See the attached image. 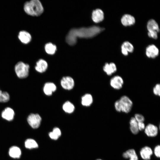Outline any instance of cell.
I'll return each mask as SVG.
<instances>
[{
  "instance_id": "cell-1",
  "label": "cell",
  "mask_w": 160,
  "mask_h": 160,
  "mask_svg": "<svg viewBox=\"0 0 160 160\" xmlns=\"http://www.w3.org/2000/svg\"><path fill=\"white\" fill-rule=\"evenodd\" d=\"M104 30L99 26H93L88 27H81L71 30L66 37L67 43L73 46L77 42L78 38H90L95 36Z\"/></svg>"
},
{
  "instance_id": "cell-2",
  "label": "cell",
  "mask_w": 160,
  "mask_h": 160,
  "mask_svg": "<svg viewBox=\"0 0 160 160\" xmlns=\"http://www.w3.org/2000/svg\"><path fill=\"white\" fill-rule=\"evenodd\" d=\"M25 12L28 15L38 16L44 11V8L41 2L39 0H31L25 2L23 6Z\"/></svg>"
},
{
  "instance_id": "cell-3",
  "label": "cell",
  "mask_w": 160,
  "mask_h": 160,
  "mask_svg": "<svg viewBox=\"0 0 160 160\" xmlns=\"http://www.w3.org/2000/svg\"><path fill=\"white\" fill-rule=\"evenodd\" d=\"M29 65L22 61L17 62L15 66V71L17 76L20 79L27 78L29 74Z\"/></svg>"
},
{
  "instance_id": "cell-4",
  "label": "cell",
  "mask_w": 160,
  "mask_h": 160,
  "mask_svg": "<svg viewBox=\"0 0 160 160\" xmlns=\"http://www.w3.org/2000/svg\"><path fill=\"white\" fill-rule=\"evenodd\" d=\"M119 100L121 112L126 113H129L131 111L133 105L132 100L126 95L122 96Z\"/></svg>"
},
{
  "instance_id": "cell-5",
  "label": "cell",
  "mask_w": 160,
  "mask_h": 160,
  "mask_svg": "<svg viewBox=\"0 0 160 160\" xmlns=\"http://www.w3.org/2000/svg\"><path fill=\"white\" fill-rule=\"evenodd\" d=\"M27 120L32 128L36 129L38 128L40 125L42 118L38 113H31L28 116Z\"/></svg>"
},
{
  "instance_id": "cell-6",
  "label": "cell",
  "mask_w": 160,
  "mask_h": 160,
  "mask_svg": "<svg viewBox=\"0 0 160 160\" xmlns=\"http://www.w3.org/2000/svg\"><path fill=\"white\" fill-rule=\"evenodd\" d=\"M111 87L116 90L121 89L124 84L123 78L119 75H116L110 79L109 82Z\"/></svg>"
},
{
  "instance_id": "cell-7",
  "label": "cell",
  "mask_w": 160,
  "mask_h": 160,
  "mask_svg": "<svg viewBox=\"0 0 160 160\" xmlns=\"http://www.w3.org/2000/svg\"><path fill=\"white\" fill-rule=\"evenodd\" d=\"M144 131L145 135L149 137H155L158 134L159 129L154 124L149 123L145 126Z\"/></svg>"
},
{
  "instance_id": "cell-8",
  "label": "cell",
  "mask_w": 160,
  "mask_h": 160,
  "mask_svg": "<svg viewBox=\"0 0 160 160\" xmlns=\"http://www.w3.org/2000/svg\"><path fill=\"white\" fill-rule=\"evenodd\" d=\"M74 81L72 78L69 76L63 77L60 81L62 87L64 89L70 90L72 89L74 86Z\"/></svg>"
},
{
  "instance_id": "cell-9",
  "label": "cell",
  "mask_w": 160,
  "mask_h": 160,
  "mask_svg": "<svg viewBox=\"0 0 160 160\" xmlns=\"http://www.w3.org/2000/svg\"><path fill=\"white\" fill-rule=\"evenodd\" d=\"M153 153L152 148L147 146L143 147L140 151V156L144 160H150Z\"/></svg>"
},
{
  "instance_id": "cell-10",
  "label": "cell",
  "mask_w": 160,
  "mask_h": 160,
  "mask_svg": "<svg viewBox=\"0 0 160 160\" xmlns=\"http://www.w3.org/2000/svg\"><path fill=\"white\" fill-rule=\"evenodd\" d=\"M159 52L158 49L153 44L149 45L146 49V54L149 58H156L158 55Z\"/></svg>"
},
{
  "instance_id": "cell-11",
  "label": "cell",
  "mask_w": 160,
  "mask_h": 160,
  "mask_svg": "<svg viewBox=\"0 0 160 160\" xmlns=\"http://www.w3.org/2000/svg\"><path fill=\"white\" fill-rule=\"evenodd\" d=\"M15 113L10 107L6 108L1 112V116L4 119L8 121H11L14 119Z\"/></svg>"
},
{
  "instance_id": "cell-12",
  "label": "cell",
  "mask_w": 160,
  "mask_h": 160,
  "mask_svg": "<svg viewBox=\"0 0 160 160\" xmlns=\"http://www.w3.org/2000/svg\"><path fill=\"white\" fill-rule=\"evenodd\" d=\"M18 38L23 44H27L31 40L32 37L31 34L25 31H20L18 35Z\"/></svg>"
},
{
  "instance_id": "cell-13",
  "label": "cell",
  "mask_w": 160,
  "mask_h": 160,
  "mask_svg": "<svg viewBox=\"0 0 160 160\" xmlns=\"http://www.w3.org/2000/svg\"><path fill=\"white\" fill-rule=\"evenodd\" d=\"M103 70L106 75L108 76L112 75L117 70L116 66L113 63H105L103 67Z\"/></svg>"
},
{
  "instance_id": "cell-14",
  "label": "cell",
  "mask_w": 160,
  "mask_h": 160,
  "mask_svg": "<svg viewBox=\"0 0 160 160\" xmlns=\"http://www.w3.org/2000/svg\"><path fill=\"white\" fill-rule=\"evenodd\" d=\"M57 87L55 84L51 82H46L44 84L43 91L47 95L50 96L56 90Z\"/></svg>"
},
{
  "instance_id": "cell-15",
  "label": "cell",
  "mask_w": 160,
  "mask_h": 160,
  "mask_svg": "<svg viewBox=\"0 0 160 160\" xmlns=\"http://www.w3.org/2000/svg\"><path fill=\"white\" fill-rule=\"evenodd\" d=\"M92 20L95 23L100 22L104 19V13L101 9H97L92 12Z\"/></svg>"
},
{
  "instance_id": "cell-16",
  "label": "cell",
  "mask_w": 160,
  "mask_h": 160,
  "mask_svg": "<svg viewBox=\"0 0 160 160\" xmlns=\"http://www.w3.org/2000/svg\"><path fill=\"white\" fill-rule=\"evenodd\" d=\"M47 67V62L43 59H40L36 62L35 68L37 72L43 73L46 71Z\"/></svg>"
},
{
  "instance_id": "cell-17",
  "label": "cell",
  "mask_w": 160,
  "mask_h": 160,
  "mask_svg": "<svg viewBox=\"0 0 160 160\" xmlns=\"http://www.w3.org/2000/svg\"><path fill=\"white\" fill-rule=\"evenodd\" d=\"M122 155L124 158L129 159V160H139L138 156L134 149L127 150L123 153Z\"/></svg>"
},
{
  "instance_id": "cell-18",
  "label": "cell",
  "mask_w": 160,
  "mask_h": 160,
  "mask_svg": "<svg viewBox=\"0 0 160 160\" xmlns=\"http://www.w3.org/2000/svg\"><path fill=\"white\" fill-rule=\"evenodd\" d=\"M121 22L124 26H130L134 24L135 19L133 16L130 15L125 14L121 18Z\"/></svg>"
},
{
  "instance_id": "cell-19",
  "label": "cell",
  "mask_w": 160,
  "mask_h": 160,
  "mask_svg": "<svg viewBox=\"0 0 160 160\" xmlns=\"http://www.w3.org/2000/svg\"><path fill=\"white\" fill-rule=\"evenodd\" d=\"M121 48L122 54L125 56L127 55L128 52H133L134 49L133 45L127 41H125L122 44Z\"/></svg>"
},
{
  "instance_id": "cell-20",
  "label": "cell",
  "mask_w": 160,
  "mask_h": 160,
  "mask_svg": "<svg viewBox=\"0 0 160 160\" xmlns=\"http://www.w3.org/2000/svg\"><path fill=\"white\" fill-rule=\"evenodd\" d=\"M147 28L148 32H159L160 30L158 23L155 20L153 19L149 20L147 24Z\"/></svg>"
},
{
  "instance_id": "cell-21",
  "label": "cell",
  "mask_w": 160,
  "mask_h": 160,
  "mask_svg": "<svg viewBox=\"0 0 160 160\" xmlns=\"http://www.w3.org/2000/svg\"><path fill=\"white\" fill-rule=\"evenodd\" d=\"M93 102V97L90 94H86L81 97V103L84 106H89L92 105Z\"/></svg>"
},
{
  "instance_id": "cell-22",
  "label": "cell",
  "mask_w": 160,
  "mask_h": 160,
  "mask_svg": "<svg viewBox=\"0 0 160 160\" xmlns=\"http://www.w3.org/2000/svg\"><path fill=\"white\" fill-rule=\"evenodd\" d=\"M129 129L134 135L137 134L139 131L138 127L137 122L134 117H132L129 120Z\"/></svg>"
},
{
  "instance_id": "cell-23",
  "label": "cell",
  "mask_w": 160,
  "mask_h": 160,
  "mask_svg": "<svg viewBox=\"0 0 160 160\" xmlns=\"http://www.w3.org/2000/svg\"><path fill=\"white\" fill-rule=\"evenodd\" d=\"M9 153L10 156L11 157L14 158H18L20 156L21 151L18 147L13 146L10 148Z\"/></svg>"
},
{
  "instance_id": "cell-24",
  "label": "cell",
  "mask_w": 160,
  "mask_h": 160,
  "mask_svg": "<svg viewBox=\"0 0 160 160\" xmlns=\"http://www.w3.org/2000/svg\"><path fill=\"white\" fill-rule=\"evenodd\" d=\"M63 109L66 113H71L74 111L75 106L73 104L69 101L65 102L63 105Z\"/></svg>"
},
{
  "instance_id": "cell-25",
  "label": "cell",
  "mask_w": 160,
  "mask_h": 160,
  "mask_svg": "<svg viewBox=\"0 0 160 160\" xmlns=\"http://www.w3.org/2000/svg\"><path fill=\"white\" fill-rule=\"evenodd\" d=\"M25 145L26 148L30 149L36 148L39 146L37 142L32 139H28L26 140L25 142Z\"/></svg>"
},
{
  "instance_id": "cell-26",
  "label": "cell",
  "mask_w": 160,
  "mask_h": 160,
  "mask_svg": "<svg viewBox=\"0 0 160 160\" xmlns=\"http://www.w3.org/2000/svg\"><path fill=\"white\" fill-rule=\"evenodd\" d=\"M45 49L47 54L53 55L56 52V47L51 43H48L45 45Z\"/></svg>"
},
{
  "instance_id": "cell-27",
  "label": "cell",
  "mask_w": 160,
  "mask_h": 160,
  "mask_svg": "<svg viewBox=\"0 0 160 160\" xmlns=\"http://www.w3.org/2000/svg\"><path fill=\"white\" fill-rule=\"evenodd\" d=\"M10 99V95L8 92L2 91L0 89V103H6Z\"/></svg>"
},
{
  "instance_id": "cell-28",
  "label": "cell",
  "mask_w": 160,
  "mask_h": 160,
  "mask_svg": "<svg viewBox=\"0 0 160 160\" xmlns=\"http://www.w3.org/2000/svg\"><path fill=\"white\" fill-rule=\"evenodd\" d=\"M153 92L155 95L160 96V84H157L155 85L153 89Z\"/></svg>"
},
{
  "instance_id": "cell-29",
  "label": "cell",
  "mask_w": 160,
  "mask_h": 160,
  "mask_svg": "<svg viewBox=\"0 0 160 160\" xmlns=\"http://www.w3.org/2000/svg\"><path fill=\"white\" fill-rule=\"evenodd\" d=\"M137 122H144L145 118L144 116L140 113H136L134 116Z\"/></svg>"
},
{
  "instance_id": "cell-30",
  "label": "cell",
  "mask_w": 160,
  "mask_h": 160,
  "mask_svg": "<svg viewBox=\"0 0 160 160\" xmlns=\"http://www.w3.org/2000/svg\"><path fill=\"white\" fill-rule=\"evenodd\" d=\"M153 153H154L155 156L157 158H159L160 157V146L159 145L156 146L153 151Z\"/></svg>"
},
{
  "instance_id": "cell-31",
  "label": "cell",
  "mask_w": 160,
  "mask_h": 160,
  "mask_svg": "<svg viewBox=\"0 0 160 160\" xmlns=\"http://www.w3.org/2000/svg\"><path fill=\"white\" fill-rule=\"evenodd\" d=\"M49 137L52 140H56L60 138L57 135L52 131L49 132L48 133Z\"/></svg>"
},
{
  "instance_id": "cell-32",
  "label": "cell",
  "mask_w": 160,
  "mask_h": 160,
  "mask_svg": "<svg viewBox=\"0 0 160 160\" xmlns=\"http://www.w3.org/2000/svg\"><path fill=\"white\" fill-rule=\"evenodd\" d=\"M52 131L58 135L60 137L62 135L61 131L60 129L58 127H54Z\"/></svg>"
},
{
  "instance_id": "cell-33",
  "label": "cell",
  "mask_w": 160,
  "mask_h": 160,
  "mask_svg": "<svg viewBox=\"0 0 160 160\" xmlns=\"http://www.w3.org/2000/svg\"><path fill=\"white\" fill-rule=\"evenodd\" d=\"M158 33L156 32H148V36L151 38L156 39L158 38Z\"/></svg>"
},
{
  "instance_id": "cell-34",
  "label": "cell",
  "mask_w": 160,
  "mask_h": 160,
  "mask_svg": "<svg viewBox=\"0 0 160 160\" xmlns=\"http://www.w3.org/2000/svg\"><path fill=\"white\" fill-rule=\"evenodd\" d=\"M138 129L139 131L144 130L145 125L144 122H137Z\"/></svg>"
},
{
  "instance_id": "cell-35",
  "label": "cell",
  "mask_w": 160,
  "mask_h": 160,
  "mask_svg": "<svg viewBox=\"0 0 160 160\" xmlns=\"http://www.w3.org/2000/svg\"><path fill=\"white\" fill-rule=\"evenodd\" d=\"M95 160H103L101 159H96Z\"/></svg>"
}]
</instances>
